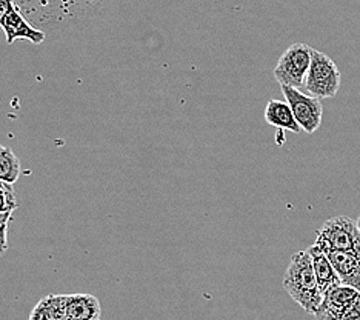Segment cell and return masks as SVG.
<instances>
[{"mask_svg": "<svg viewBox=\"0 0 360 320\" xmlns=\"http://www.w3.org/2000/svg\"><path fill=\"white\" fill-rule=\"evenodd\" d=\"M316 245L322 250L349 252L360 257V229L357 220L347 216L328 219L317 231Z\"/></svg>", "mask_w": 360, "mask_h": 320, "instance_id": "obj_2", "label": "cell"}, {"mask_svg": "<svg viewBox=\"0 0 360 320\" xmlns=\"http://www.w3.org/2000/svg\"><path fill=\"white\" fill-rule=\"evenodd\" d=\"M283 97L290 103L294 117L300 128L308 134H314L322 123L323 106L319 98L305 94L302 89H296L288 85H281Z\"/></svg>", "mask_w": 360, "mask_h": 320, "instance_id": "obj_5", "label": "cell"}, {"mask_svg": "<svg viewBox=\"0 0 360 320\" xmlns=\"http://www.w3.org/2000/svg\"><path fill=\"white\" fill-rule=\"evenodd\" d=\"M283 288L308 314H316L323 295L319 290L313 260L308 251H299L290 260L283 276Z\"/></svg>", "mask_w": 360, "mask_h": 320, "instance_id": "obj_1", "label": "cell"}, {"mask_svg": "<svg viewBox=\"0 0 360 320\" xmlns=\"http://www.w3.org/2000/svg\"><path fill=\"white\" fill-rule=\"evenodd\" d=\"M20 160L11 148L0 145V182L15 184L20 177Z\"/></svg>", "mask_w": 360, "mask_h": 320, "instance_id": "obj_13", "label": "cell"}, {"mask_svg": "<svg viewBox=\"0 0 360 320\" xmlns=\"http://www.w3.org/2000/svg\"><path fill=\"white\" fill-rule=\"evenodd\" d=\"M359 291L347 285H339L326 293L314 317L317 320H342L347 308L357 297Z\"/></svg>", "mask_w": 360, "mask_h": 320, "instance_id": "obj_6", "label": "cell"}, {"mask_svg": "<svg viewBox=\"0 0 360 320\" xmlns=\"http://www.w3.org/2000/svg\"><path fill=\"white\" fill-rule=\"evenodd\" d=\"M13 217V212H5L0 216V257L8 251V226Z\"/></svg>", "mask_w": 360, "mask_h": 320, "instance_id": "obj_15", "label": "cell"}, {"mask_svg": "<svg viewBox=\"0 0 360 320\" xmlns=\"http://www.w3.org/2000/svg\"><path fill=\"white\" fill-rule=\"evenodd\" d=\"M14 10V0H0V23H2L6 15H10Z\"/></svg>", "mask_w": 360, "mask_h": 320, "instance_id": "obj_17", "label": "cell"}, {"mask_svg": "<svg viewBox=\"0 0 360 320\" xmlns=\"http://www.w3.org/2000/svg\"><path fill=\"white\" fill-rule=\"evenodd\" d=\"M313 51L314 48L307 44H292L286 48L274 68L276 80L281 85L304 89Z\"/></svg>", "mask_w": 360, "mask_h": 320, "instance_id": "obj_4", "label": "cell"}, {"mask_svg": "<svg viewBox=\"0 0 360 320\" xmlns=\"http://www.w3.org/2000/svg\"><path fill=\"white\" fill-rule=\"evenodd\" d=\"M0 27H2V30L5 31L8 45H11L14 40L18 39L30 40L31 44L39 45L42 44L46 37L45 32L31 27V25L25 20V18L22 15L18 6H15V10L10 15H6L5 20L0 23Z\"/></svg>", "mask_w": 360, "mask_h": 320, "instance_id": "obj_7", "label": "cell"}, {"mask_svg": "<svg viewBox=\"0 0 360 320\" xmlns=\"http://www.w3.org/2000/svg\"><path fill=\"white\" fill-rule=\"evenodd\" d=\"M30 320H67L65 294H50L40 299L32 308Z\"/></svg>", "mask_w": 360, "mask_h": 320, "instance_id": "obj_12", "label": "cell"}, {"mask_svg": "<svg viewBox=\"0 0 360 320\" xmlns=\"http://www.w3.org/2000/svg\"><path fill=\"white\" fill-rule=\"evenodd\" d=\"M307 251L309 252L311 260H313L319 290H321L322 295L330 293L333 288H335V286L342 285L340 279H339L338 273H335L334 267L331 265L328 256H326L321 246L314 243V245H311Z\"/></svg>", "mask_w": 360, "mask_h": 320, "instance_id": "obj_10", "label": "cell"}, {"mask_svg": "<svg viewBox=\"0 0 360 320\" xmlns=\"http://www.w3.org/2000/svg\"><path fill=\"white\" fill-rule=\"evenodd\" d=\"M18 208V199L11 184L0 182V216L5 212H13Z\"/></svg>", "mask_w": 360, "mask_h": 320, "instance_id": "obj_14", "label": "cell"}, {"mask_svg": "<svg viewBox=\"0 0 360 320\" xmlns=\"http://www.w3.org/2000/svg\"><path fill=\"white\" fill-rule=\"evenodd\" d=\"M342 320H360V293L357 294V297L351 302V305L347 308Z\"/></svg>", "mask_w": 360, "mask_h": 320, "instance_id": "obj_16", "label": "cell"}, {"mask_svg": "<svg viewBox=\"0 0 360 320\" xmlns=\"http://www.w3.org/2000/svg\"><path fill=\"white\" fill-rule=\"evenodd\" d=\"M338 273L342 285L351 286L360 293V257L349 252L323 250Z\"/></svg>", "mask_w": 360, "mask_h": 320, "instance_id": "obj_8", "label": "cell"}, {"mask_svg": "<svg viewBox=\"0 0 360 320\" xmlns=\"http://www.w3.org/2000/svg\"><path fill=\"white\" fill-rule=\"evenodd\" d=\"M265 120L271 127L291 131V133L297 134L302 131L296 117H294L290 103L286 101H276V98L269 101L265 108Z\"/></svg>", "mask_w": 360, "mask_h": 320, "instance_id": "obj_11", "label": "cell"}, {"mask_svg": "<svg viewBox=\"0 0 360 320\" xmlns=\"http://www.w3.org/2000/svg\"><path fill=\"white\" fill-rule=\"evenodd\" d=\"M340 80L342 76L335 62L331 57L314 49L304 88L307 94L319 98V101L331 98L339 93Z\"/></svg>", "mask_w": 360, "mask_h": 320, "instance_id": "obj_3", "label": "cell"}, {"mask_svg": "<svg viewBox=\"0 0 360 320\" xmlns=\"http://www.w3.org/2000/svg\"><path fill=\"white\" fill-rule=\"evenodd\" d=\"M67 320H101V302L91 294H65Z\"/></svg>", "mask_w": 360, "mask_h": 320, "instance_id": "obj_9", "label": "cell"}, {"mask_svg": "<svg viewBox=\"0 0 360 320\" xmlns=\"http://www.w3.org/2000/svg\"><path fill=\"white\" fill-rule=\"evenodd\" d=\"M357 226H359V229H360V216H359V219H357Z\"/></svg>", "mask_w": 360, "mask_h": 320, "instance_id": "obj_18", "label": "cell"}]
</instances>
